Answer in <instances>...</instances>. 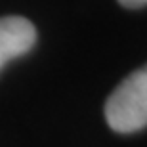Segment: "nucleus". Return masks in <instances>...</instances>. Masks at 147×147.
Segmentation results:
<instances>
[{"mask_svg": "<svg viewBox=\"0 0 147 147\" xmlns=\"http://www.w3.org/2000/svg\"><path fill=\"white\" fill-rule=\"evenodd\" d=\"M105 119L115 132L132 134L147 126V65L128 75L105 103Z\"/></svg>", "mask_w": 147, "mask_h": 147, "instance_id": "1", "label": "nucleus"}, {"mask_svg": "<svg viewBox=\"0 0 147 147\" xmlns=\"http://www.w3.org/2000/svg\"><path fill=\"white\" fill-rule=\"evenodd\" d=\"M124 8H142L147 4V0H119Z\"/></svg>", "mask_w": 147, "mask_h": 147, "instance_id": "3", "label": "nucleus"}, {"mask_svg": "<svg viewBox=\"0 0 147 147\" xmlns=\"http://www.w3.org/2000/svg\"><path fill=\"white\" fill-rule=\"evenodd\" d=\"M36 42V29L21 16L0 17V69L8 61L27 54Z\"/></svg>", "mask_w": 147, "mask_h": 147, "instance_id": "2", "label": "nucleus"}]
</instances>
